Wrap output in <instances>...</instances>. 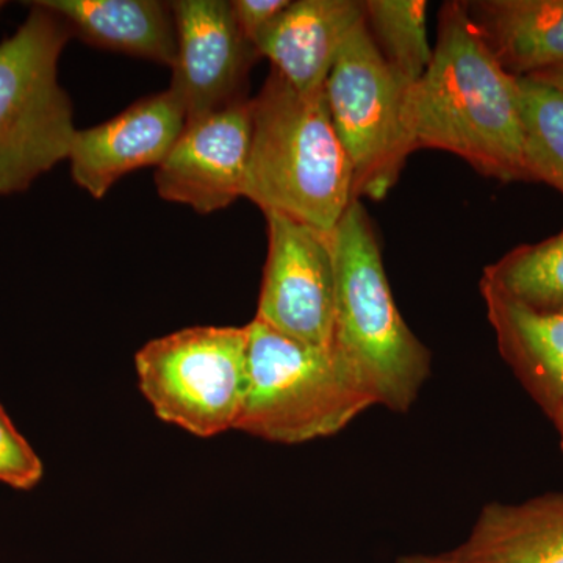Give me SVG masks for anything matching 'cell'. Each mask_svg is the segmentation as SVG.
Segmentation results:
<instances>
[{"mask_svg":"<svg viewBox=\"0 0 563 563\" xmlns=\"http://www.w3.org/2000/svg\"><path fill=\"white\" fill-rule=\"evenodd\" d=\"M402 124L413 151L451 152L504 184L531 181L518 77L496 60L465 2L442 7L431 65L404 91Z\"/></svg>","mask_w":563,"mask_h":563,"instance_id":"1","label":"cell"},{"mask_svg":"<svg viewBox=\"0 0 563 563\" xmlns=\"http://www.w3.org/2000/svg\"><path fill=\"white\" fill-rule=\"evenodd\" d=\"M251 102L243 198L263 213L335 231L355 201L354 174L329 117L324 91L302 95L272 70Z\"/></svg>","mask_w":563,"mask_h":563,"instance_id":"2","label":"cell"},{"mask_svg":"<svg viewBox=\"0 0 563 563\" xmlns=\"http://www.w3.org/2000/svg\"><path fill=\"white\" fill-rule=\"evenodd\" d=\"M333 240V350L361 376L379 406L407 412L431 373V354L396 307L376 233L358 199L343 214Z\"/></svg>","mask_w":563,"mask_h":563,"instance_id":"3","label":"cell"},{"mask_svg":"<svg viewBox=\"0 0 563 563\" xmlns=\"http://www.w3.org/2000/svg\"><path fill=\"white\" fill-rule=\"evenodd\" d=\"M247 331V384L235 431L274 443H306L342 431L377 404L333 347L296 342L257 318Z\"/></svg>","mask_w":563,"mask_h":563,"instance_id":"4","label":"cell"},{"mask_svg":"<svg viewBox=\"0 0 563 563\" xmlns=\"http://www.w3.org/2000/svg\"><path fill=\"white\" fill-rule=\"evenodd\" d=\"M0 43V196L27 191L33 181L68 161L77 129L58 62L68 25L41 5Z\"/></svg>","mask_w":563,"mask_h":563,"instance_id":"5","label":"cell"},{"mask_svg":"<svg viewBox=\"0 0 563 563\" xmlns=\"http://www.w3.org/2000/svg\"><path fill=\"white\" fill-rule=\"evenodd\" d=\"M244 328L198 325L144 344L139 387L161 420L210 439L236 428L247 384Z\"/></svg>","mask_w":563,"mask_h":563,"instance_id":"6","label":"cell"},{"mask_svg":"<svg viewBox=\"0 0 563 563\" xmlns=\"http://www.w3.org/2000/svg\"><path fill=\"white\" fill-rule=\"evenodd\" d=\"M402 81L363 20L344 41L324 85L336 136L354 174V198L380 201L412 154L402 124Z\"/></svg>","mask_w":563,"mask_h":563,"instance_id":"7","label":"cell"},{"mask_svg":"<svg viewBox=\"0 0 563 563\" xmlns=\"http://www.w3.org/2000/svg\"><path fill=\"white\" fill-rule=\"evenodd\" d=\"M268 257L257 320L282 335L314 347H333L335 240L279 213H265Z\"/></svg>","mask_w":563,"mask_h":563,"instance_id":"8","label":"cell"},{"mask_svg":"<svg viewBox=\"0 0 563 563\" xmlns=\"http://www.w3.org/2000/svg\"><path fill=\"white\" fill-rule=\"evenodd\" d=\"M172 9L177 51L169 90L187 122L247 99V74L258 55L240 31L231 2L176 0Z\"/></svg>","mask_w":563,"mask_h":563,"instance_id":"9","label":"cell"},{"mask_svg":"<svg viewBox=\"0 0 563 563\" xmlns=\"http://www.w3.org/2000/svg\"><path fill=\"white\" fill-rule=\"evenodd\" d=\"M251 101L185 122L173 150L155 169L162 199L209 214L243 198L251 154Z\"/></svg>","mask_w":563,"mask_h":563,"instance_id":"10","label":"cell"},{"mask_svg":"<svg viewBox=\"0 0 563 563\" xmlns=\"http://www.w3.org/2000/svg\"><path fill=\"white\" fill-rule=\"evenodd\" d=\"M185 122L184 107L169 88L144 96L109 121L76 132L68 157L70 176L99 201L128 174L157 168Z\"/></svg>","mask_w":563,"mask_h":563,"instance_id":"11","label":"cell"},{"mask_svg":"<svg viewBox=\"0 0 563 563\" xmlns=\"http://www.w3.org/2000/svg\"><path fill=\"white\" fill-rule=\"evenodd\" d=\"M363 20V2L355 0L290 2L257 40L255 52L292 90L314 95L324 91L344 41Z\"/></svg>","mask_w":563,"mask_h":563,"instance_id":"12","label":"cell"},{"mask_svg":"<svg viewBox=\"0 0 563 563\" xmlns=\"http://www.w3.org/2000/svg\"><path fill=\"white\" fill-rule=\"evenodd\" d=\"M479 287L504 361L551 420L563 404V313L536 312Z\"/></svg>","mask_w":563,"mask_h":563,"instance_id":"13","label":"cell"},{"mask_svg":"<svg viewBox=\"0 0 563 563\" xmlns=\"http://www.w3.org/2000/svg\"><path fill=\"white\" fill-rule=\"evenodd\" d=\"M451 563H563V493L521 504L492 503Z\"/></svg>","mask_w":563,"mask_h":563,"instance_id":"14","label":"cell"},{"mask_svg":"<svg viewBox=\"0 0 563 563\" xmlns=\"http://www.w3.org/2000/svg\"><path fill=\"white\" fill-rule=\"evenodd\" d=\"M57 14L70 35L101 47L161 65L176 60L172 2L161 0H38Z\"/></svg>","mask_w":563,"mask_h":563,"instance_id":"15","label":"cell"},{"mask_svg":"<svg viewBox=\"0 0 563 563\" xmlns=\"http://www.w3.org/2000/svg\"><path fill=\"white\" fill-rule=\"evenodd\" d=\"M470 20L514 77L563 65V0L465 2Z\"/></svg>","mask_w":563,"mask_h":563,"instance_id":"16","label":"cell"},{"mask_svg":"<svg viewBox=\"0 0 563 563\" xmlns=\"http://www.w3.org/2000/svg\"><path fill=\"white\" fill-rule=\"evenodd\" d=\"M481 285L544 313H563V231L515 247L487 266Z\"/></svg>","mask_w":563,"mask_h":563,"instance_id":"17","label":"cell"},{"mask_svg":"<svg viewBox=\"0 0 563 563\" xmlns=\"http://www.w3.org/2000/svg\"><path fill=\"white\" fill-rule=\"evenodd\" d=\"M368 24L380 54L404 87L421 79L432 60L428 40V2L424 0H366Z\"/></svg>","mask_w":563,"mask_h":563,"instance_id":"18","label":"cell"},{"mask_svg":"<svg viewBox=\"0 0 563 563\" xmlns=\"http://www.w3.org/2000/svg\"><path fill=\"white\" fill-rule=\"evenodd\" d=\"M518 87L529 179L563 195V92L531 77H518Z\"/></svg>","mask_w":563,"mask_h":563,"instance_id":"19","label":"cell"},{"mask_svg":"<svg viewBox=\"0 0 563 563\" xmlns=\"http://www.w3.org/2000/svg\"><path fill=\"white\" fill-rule=\"evenodd\" d=\"M44 466L31 443L14 428L0 404V483L31 490L43 477Z\"/></svg>","mask_w":563,"mask_h":563,"instance_id":"20","label":"cell"},{"mask_svg":"<svg viewBox=\"0 0 563 563\" xmlns=\"http://www.w3.org/2000/svg\"><path fill=\"white\" fill-rule=\"evenodd\" d=\"M288 5L290 0H233L231 2L236 24L252 46H255L263 32Z\"/></svg>","mask_w":563,"mask_h":563,"instance_id":"21","label":"cell"},{"mask_svg":"<svg viewBox=\"0 0 563 563\" xmlns=\"http://www.w3.org/2000/svg\"><path fill=\"white\" fill-rule=\"evenodd\" d=\"M531 79L542 81V84L550 85V87L558 88L563 92V65L533 74Z\"/></svg>","mask_w":563,"mask_h":563,"instance_id":"22","label":"cell"},{"mask_svg":"<svg viewBox=\"0 0 563 563\" xmlns=\"http://www.w3.org/2000/svg\"><path fill=\"white\" fill-rule=\"evenodd\" d=\"M398 563H451L444 555H404Z\"/></svg>","mask_w":563,"mask_h":563,"instance_id":"23","label":"cell"},{"mask_svg":"<svg viewBox=\"0 0 563 563\" xmlns=\"http://www.w3.org/2000/svg\"><path fill=\"white\" fill-rule=\"evenodd\" d=\"M551 421L554 422L555 429H558L559 432V437H561V448L563 451V404L561 409H559L554 417L551 418Z\"/></svg>","mask_w":563,"mask_h":563,"instance_id":"24","label":"cell"},{"mask_svg":"<svg viewBox=\"0 0 563 563\" xmlns=\"http://www.w3.org/2000/svg\"><path fill=\"white\" fill-rule=\"evenodd\" d=\"M3 5H5V2H0V10L3 9Z\"/></svg>","mask_w":563,"mask_h":563,"instance_id":"25","label":"cell"}]
</instances>
